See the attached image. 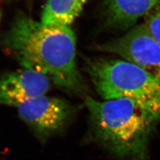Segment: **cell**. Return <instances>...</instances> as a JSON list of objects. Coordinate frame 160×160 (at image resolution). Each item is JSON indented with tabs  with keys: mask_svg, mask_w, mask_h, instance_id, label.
Returning <instances> with one entry per match:
<instances>
[{
	"mask_svg": "<svg viewBox=\"0 0 160 160\" xmlns=\"http://www.w3.org/2000/svg\"><path fill=\"white\" fill-rule=\"evenodd\" d=\"M0 42L23 68L46 75L68 93L86 92L76 62V38L69 26L47 25L20 14Z\"/></svg>",
	"mask_w": 160,
	"mask_h": 160,
	"instance_id": "obj_1",
	"label": "cell"
},
{
	"mask_svg": "<svg viewBox=\"0 0 160 160\" xmlns=\"http://www.w3.org/2000/svg\"><path fill=\"white\" fill-rule=\"evenodd\" d=\"M92 137L120 159L147 160L149 139L160 120L133 101L118 98L98 101L87 97Z\"/></svg>",
	"mask_w": 160,
	"mask_h": 160,
	"instance_id": "obj_2",
	"label": "cell"
},
{
	"mask_svg": "<svg viewBox=\"0 0 160 160\" xmlns=\"http://www.w3.org/2000/svg\"><path fill=\"white\" fill-rule=\"evenodd\" d=\"M85 69L104 100L126 98L160 120V79L123 59H87Z\"/></svg>",
	"mask_w": 160,
	"mask_h": 160,
	"instance_id": "obj_3",
	"label": "cell"
},
{
	"mask_svg": "<svg viewBox=\"0 0 160 160\" xmlns=\"http://www.w3.org/2000/svg\"><path fill=\"white\" fill-rule=\"evenodd\" d=\"M17 109L20 119L42 142L65 131L76 111L65 99L46 95L23 103Z\"/></svg>",
	"mask_w": 160,
	"mask_h": 160,
	"instance_id": "obj_4",
	"label": "cell"
},
{
	"mask_svg": "<svg viewBox=\"0 0 160 160\" xmlns=\"http://www.w3.org/2000/svg\"><path fill=\"white\" fill-rule=\"evenodd\" d=\"M98 49L118 55L160 79V44L144 23L121 37L101 44Z\"/></svg>",
	"mask_w": 160,
	"mask_h": 160,
	"instance_id": "obj_5",
	"label": "cell"
},
{
	"mask_svg": "<svg viewBox=\"0 0 160 160\" xmlns=\"http://www.w3.org/2000/svg\"><path fill=\"white\" fill-rule=\"evenodd\" d=\"M46 75L22 68L0 78V104L18 108L22 104L46 95L51 88Z\"/></svg>",
	"mask_w": 160,
	"mask_h": 160,
	"instance_id": "obj_6",
	"label": "cell"
},
{
	"mask_svg": "<svg viewBox=\"0 0 160 160\" xmlns=\"http://www.w3.org/2000/svg\"><path fill=\"white\" fill-rule=\"evenodd\" d=\"M160 2V0H105L106 22L114 29H128Z\"/></svg>",
	"mask_w": 160,
	"mask_h": 160,
	"instance_id": "obj_7",
	"label": "cell"
},
{
	"mask_svg": "<svg viewBox=\"0 0 160 160\" xmlns=\"http://www.w3.org/2000/svg\"><path fill=\"white\" fill-rule=\"evenodd\" d=\"M88 0H48L41 17L47 25L69 26Z\"/></svg>",
	"mask_w": 160,
	"mask_h": 160,
	"instance_id": "obj_8",
	"label": "cell"
},
{
	"mask_svg": "<svg viewBox=\"0 0 160 160\" xmlns=\"http://www.w3.org/2000/svg\"><path fill=\"white\" fill-rule=\"evenodd\" d=\"M144 24L160 44V2L145 16Z\"/></svg>",
	"mask_w": 160,
	"mask_h": 160,
	"instance_id": "obj_9",
	"label": "cell"
},
{
	"mask_svg": "<svg viewBox=\"0 0 160 160\" xmlns=\"http://www.w3.org/2000/svg\"><path fill=\"white\" fill-rule=\"evenodd\" d=\"M1 10H0V20H1Z\"/></svg>",
	"mask_w": 160,
	"mask_h": 160,
	"instance_id": "obj_10",
	"label": "cell"
}]
</instances>
